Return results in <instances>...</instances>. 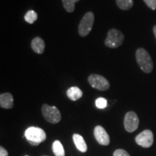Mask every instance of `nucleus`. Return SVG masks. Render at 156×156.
<instances>
[{
    "label": "nucleus",
    "instance_id": "7",
    "mask_svg": "<svg viewBox=\"0 0 156 156\" xmlns=\"http://www.w3.org/2000/svg\"><path fill=\"white\" fill-rule=\"evenodd\" d=\"M124 128L128 132H133L139 126V118L135 112H127L124 117Z\"/></svg>",
    "mask_w": 156,
    "mask_h": 156
},
{
    "label": "nucleus",
    "instance_id": "1",
    "mask_svg": "<svg viewBox=\"0 0 156 156\" xmlns=\"http://www.w3.org/2000/svg\"><path fill=\"white\" fill-rule=\"evenodd\" d=\"M136 59L144 73H151L153 69V62L150 54L145 49L140 48L136 51Z\"/></svg>",
    "mask_w": 156,
    "mask_h": 156
},
{
    "label": "nucleus",
    "instance_id": "23",
    "mask_svg": "<svg viewBox=\"0 0 156 156\" xmlns=\"http://www.w3.org/2000/svg\"><path fill=\"white\" fill-rule=\"evenodd\" d=\"M25 156H29V155H25Z\"/></svg>",
    "mask_w": 156,
    "mask_h": 156
},
{
    "label": "nucleus",
    "instance_id": "20",
    "mask_svg": "<svg viewBox=\"0 0 156 156\" xmlns=\"http://www.w3.org/2000/svg\"><path fill=\"white\" fill-rule=\"evenodd\" d=\"M148 7H150L153 10L156 9V0H143Z\"/></svg>",
    "mask_w": 156,
    "mask_h": 156
},
{
    "label": "nucleus",
    "instance_id": "13",
    "mask_svg": "<svg viewBox=\"0 0 156 156\" xmlns=\"http://www.w3.org/2000/svg\"><path fill=\"white\" fill-rule=\"evenodd\" d=\"M67 95L70 100L77 101L83 96V91L77 87H72L67 91Z\"/></svg>",
    "mask_w": 156,
    "mask_h": 156
},
{
    "label": "nucleus",
    "instance_id": "6",
    "mask_svg": "<svg viewBox=\"0 0 156 156\" xmlns=\"http://www.w3.org/2000/svg\"><path fill=\"white\" fill-rule=\"evenodd\" d=\"M87 80H88L90 85L93 88L98 90H107L110 87L109 82L102 75H97V74H92L87 78Z\"/></svg>",
    "mask_w": 156,
    "mask_h": 156
},
{
    "label": "nucleus",
    "instance_id": "10",
    "mask_svg": "<svg viewBox=\"0 0 156 156\" xmlns=\"http://www.w3.org/2000/svg\"><path fill=\"white\" fill-rule=\"evenodd\" d=\"M0 106L2 108L9 109L14 106V100L11 93H5L0 95Z\"/></svg>",
    "mask_w": 156,
    "mask_h": 156
},
{
    "label": "nucleus",
    "instance_id": "9",
    "mask_svg": "<svg viewBox=\"0 0 156 156\" xmlns=\"http://www.w3.org/2000/svg\"><path fill=\"white\" fill-rule=\"evenodd\" d=\"M94 136L97 142L101 145H108L110 137L104 128L101 126H96L94 129Z\"/></svg>",
    "mask_w": 156,
    "mask_h": 156
},
{
    "label": "nucleus",
    "instance_id": "14",
    "mask_svg": "<svg viewBox=\"0 0 156 156\" xmlns=\"http://www.w3.org/2000/svg\"><path fill=\"white\" fill-rule=\"evenodd\" d=\"M52 149H53V152L56 156H65V152H64L63 145L61 142L58 140H56L54 142Z\"/></svg>",
    "mask_w": 156,
    "mask_h": 156
},
{
    "label": "nucleus",
    "instance_id": "22",
    "mask_svg": "<svg viewBox=\"0 0 156 156\" xmlns=\"http://www.w3.org/2000/svg\"><path fill=\"white\" fill-rule=\"evenodd\" d=\"M153 33H154V35H155V37L156 38V25L153 27Z\"/></svg>",
    "mask_w": 156,
    "mask_h": 156
},
{
    "label": "nucleus",
    "instance_id": "15",
    "mask_svg": "<svg viewBox=\"0 0 156 156\" xmlns=\"http://www.w3.org/2000/svg\"><path fill=\"white\" fill-rule=\"evenodd\" d=\"M116 5L122 10H128L133 6V0H116Z\"/></svg>",
    "mask_w": 156,
    "mask_h": 156
},
{
    "label": "nucleus",
    "instance_id": "18",
    "mask_svg": "<svg viewBox=\"0 0 156 156\" xmlns=\"http://www.w3.org/2000/svg\"><path fill=\"white\" fill-rule=\"evenodd\" d=\"M95 106H96L97 108L99 109L106 108L107 106H108L107 100L106 98L102 97L98 98L96 100H95Z\"/></svg>",
    "mask_w": 156,
    "mask_h": 156
},
{
    "label": "nucleus",
    "instance_id": "3",
    "mask_svg": "<svg viewBox=\"0 0 156 156\" xmlns=\"http://www.w3.org/2000/svg\"><path fill=\"white\" fill-rule=\"evenodd\" d=\"M124 40V34L116 28H112L108 31L105 40V45L109 48H118L122 46Z\"/></svg>",
    "mask_w": 156,
    "mask_h": 156
},
{
    "label": "nucleus",
    "instance_id": "19",
    "mask_svg": "<svg viewBox=\"0 0 156 156\" xmlns=\"http://www.w3.org/2000/svg\"><path fill=\"white\" fill-rule=\"evenodd\" d=\"M114 156H130V155L124 150L117 149L114 151Z\"/></svg>",
    "mask_w": 156,
    "mask_h": 156
},
{
    "label": "nucleus",
    "instance_id": "8",
    "mask_svg": "<svg viewBox=\"0 0 156 156\" xmlns=\"http://www.w3.org/2000/svg\"><path fill=\"white\" fill-rule=\"evenodd\" d=\"M136 144L142 147H150L153 143V134L151 130L146 129L142 131L135 137Z\"/></svg>",
    "mask_w": 156,
    "mask_h": 156
},
{
    "label": "nucleus",
    "instance_id": "11",
    "mask_svg": "<svg viewBox=\"0 0 156 156\" xmlns=\"http://www.w3.org/2000/svg\"><path fill=\"white\" fill-rule=\"evenodd\" d=\"M31 48L37 54H43L45 49V42L40 37H36L31 41Z\"/></svg>",
    "mask_w": 156,
    "mask_h": 156
},
{
    "label": "nucleus",
    "instance_id": "2",
    "mask_svg": "<svg viewBox=\"0 0 156 156\" xmlns=\"http://www.w3.org/2000/svg\"><path fill=\"white\" fill-rule=\"evenodd\" d=\"M25 136L31 145L37 146L46 139V134L41 128L30 126L25 130Z\"/></svg>",
    "mask_w": 156,
    "mask_h": 156
},
{
    "label": "nucleus",
    "instance_id": "4",
    "mask_svg": "<svg viewBox=\"0 0 156 156\" xmlns=\"http://www.w3.org/2000/svg\"><path fill=\"white\" fill-rule=\"evenodd\" d=\"M94 14L92 12H88L84 15L78 27V33L80 36L85 37L90 33L94 23Z\"/></svg>",
    "mask_w": 156,
    "mask_h": 156
},
{
    "label": "nucleus",
    "instance_id": "21",
    "mask_svg": "<svg viewBox=\"0 0 156 156\" xmlns=\"http://www.w3.org/2000/svg\"><path fill=\"white\" fill-rule=\"evenodd\" d=\"M0 156H8V153L2 146L0 147Z\"/></svg>",
    "mask_w": 156,
    "mask_h": 156
},
{
    "label": "nucleus",
    "instance_id": "5",
    "mask_svg": "<svg viewBox=\"0 0 156 156\" xmlns=\"http://www.w3.org/2000/svg\"><path fill=\"white\" fill-rule=\"evenodd\" d=\"M43 116L47 122L51 124H57L61 121L62 115L56 106H51L44 104L41 108Z\"/></svg>",
    "mask_w": 156,
    "mask_h": 156
},
{
    "label": "nucleus",
    "instance_id": "12",
    "mask_svg": "<svg viewBox=\"0 0 156 156\" xmlns=\"http://www.w3.org/2000/svg\"><path fill=\"white\" fill-rule=\"evenodd\" d=\"M73 141L74 143L77 148L78 151H80L82 153H85L87 151V146L86 142H85L84 138L80 134H73Z\"/></svg>",
    "mask_w": 156,
    "mask_h": 156
},
{
    "label": "nucleus",
    "instance_id": "17",
    "mask_svg": "<svg viewBox=\"0 0 156 156\" xmlns=\"http://www.w3.org/2000/svg\"><path fill=\"white\" fill-rule=\"evenodd\" d=\"M38 19V15L34 10H29L25 15V20L27 23L33 24Z\"/></svg>",
    "mask_w": 156,
    "mask_h": 156
},
{
    "label": "nucleus",
    "instance_id": "16",
    "mask_svg": "<svg viewBox=\"0 0 156 156\" xmlns=\"http://www.w3.org/2000/svg\"><path fill=\"white\" fill-rule=\"evenodd\" d=\"M64 9L68 12H73L75 10V3L80 0H62Z\"/></svg>",
    "mask_w": 156,
    "mask_h": 156
}]
</instances>
